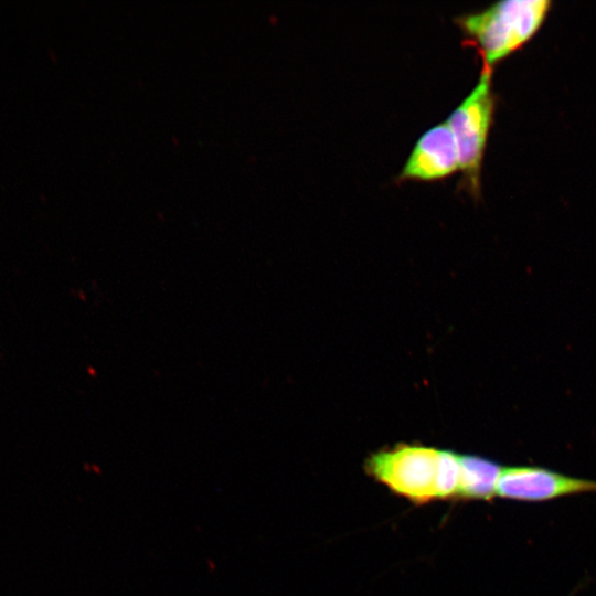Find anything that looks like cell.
Wrapping results in <instances>:
<instances>
[{
	"label": "cell",
	"mask_w": 596,
	"mask_h": 596,
	"mask_svg": "<svg viewBox=\"0 0 596 596\" xmlns=\"http://www.w3.org/2000/svg\"><path fill=\"white\" fill-rule=\"evenodd\" d=\"M459 498L488 501L497 496L502 470L498 464L477 456H459Z\"/></svg>",
	"instance_id": "8992f818"
},
{
	"label": "cell",
	"mask_w": 596,
	"mask_h": 596,
	"mask_svg": "<svg viewBox=\"0 0 596 596\" xmlns=\"http://www.w3.org/2000/svg\"><path fill=\"white\" fill-rule=\"evenodd\" d=\"M459 485V456L450 450H439L435 485L436 499L458 497Z\"/></svg>",
	"instance_id": "52a82bcc"
},
{
	"label": "cell",
	"mask_w": 596,
	"mask_h": 596,
	"mask_svg": "<svg viewBox=\"0 0 596 596\" xmlns=\"http://www.w3.org/2000/svg\"><path fill=\"white\" fill-rule=\"evenodd\" d=\"M585 492H596V481L539 467L502 468L497 485V497L524 502H542Z\"/></svg>",
	"instance_id": "277c9868"
},
{
	"label": "cell",
	"mask_w": 596,
	"mask_h": 596,
	"mask_svg": "<svg viewBox=\"0 0 596 596\" xmlns=\"http://www.w3.org/2000/svg\"><path fill=\"white\" fill-rule=\"evenodd\" d=\"M459 170L456 141L447 123L427 130L415 143L397 179L437 181Z\"/></svg>",
	"instance_id": "5b68a950"
},
{
	"label": "cell",
	"mask_w": 596,
	"mask_h": 596,
	"mask_svg": "<svg viewBox=\"0 0 596 596\" xmlns=\"http://www.w3.org/2000/svg\"><path fill=\"white\" fill-rule=\"evenodd\" d=\"M494 106L492 70L482 67L476 86L446 120L456 141L464 187L472 195L480 193L482 161Z\"/></svg>",
	"instance_id": "7a4b0ae2"
},
{
	"label": "cell",
	"mask_w": 596,
	"mask_h": 596,
	"mask_svg": "<svg viewBox=\"0 0 596 596\" xmlns=\"http://www.w3.org/2000/svg\"><path fill=\"white\" fill-rule=\"evenodd\" d=\"M439 450L422 445H398L372 455L369 473L394 493L422 504L436 499Z\"/></svg>",
	"instance_id": "3957f363"
},
{
	"label": "cell",
	"mask_w": 596,
	"mask_h": 596,
	"mask_svg": "<svg viewBox=\"0 0 596 596\" xmlns=\"http://www.w3.org/2000/svg\"><path fill=\"white\" fill-rule=\"evenodd\" d=\"M551 7L549 0H504L455 22L479 49L482 67L492 70L534 36Z\"/></svg>",
	"instance_id": "6da1fadb"
}]
</instances>
